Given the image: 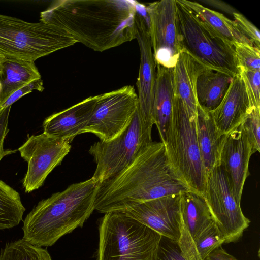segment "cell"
Here are the masks:
<instances>
[{
  "label": "cell",
  "instance_id": "obj_1",
  "mask_svg": "<svg viewBox=\"0 0 260 260\" xmlns=\"http://www.w3.org/2000/svg\"><path fill=\"white\" fill-rule=\"evenodd\" d=\"M193 190L171 162L162 142H151L114 177L100 183L94 210L121 211L138 204Z\"/></svg>",
  "mask_w": 260,
  "mask_h": 260
},
{
  "label": "cell",
  "instance_id": "obj_2",
  "mask_svg": "<svg viewBox=\"0 0 260 260\" xmlns=\"http://www.w3.org/2000/svg\"><path fill=\"white\" fill-rule=\"evenodd\" d=\"M136 1L59 0L40 21L62 28L77 42L103 52L135 39Z\"/></svg>",
  "mask_w": 260,
  "mask_h": 260
},
{
  "label": "cell",
  "instance_id": "obj_3",
  "mask_svg": "<svg viewBox=\"0 0 260 260\" xmlns=\"http://www.w3.org/2000/svg\"><path fill=\"white\" fill-rule=\"evenodd\" d=\"M99 185L91 178L40 201L23 221L22 238L34 245L47 247L82 227L94 210Z\"/></svg>",
  "mask_w": 260,
  "mask_h": 260
},
{
  "label": "cell",
  "instance_id": "obj_4",
  "mask_svg": "<svg viewBox=\"0 0 260 260\" xmlns=\"http://www.w3.org/2000/svg\"><path fill=\"white\" fill-rule=\"evenodd\" d=\"M96 260H153L161 235L121 211L105 213Z\"/></svg>",
  "mask_w": 260,
  "mask_h": 260
},
{
  "label": "cell",
  "instance_id": "obj_5",
  "mask_svg": "<svg viewBox=\"0 0 260 260\" xmlns=\"http://www.w3.org/2000/svg\"><path fill=\"white\" fill-rule=\"evenodd\" d=\"M77 42L66 30L0 14V56L35 61Z\"/></svg>",
  "mask_w": 260,
  "mask_h": 260
},
{
  "label": "cell",
  "instance_id": "obj_6",
  "mask_svg": "<svg viewBox=\"0 0 260 260\" xmlns=\"http://www.w3.org/2000/svg\"><path fill=\"white\" fill-rule=\"evenodd\" d=\"M178 27L183 50L207 69L233 78L240 75L234 46L176 0Z\"/></svg>",
  "mask_w": 260,
  "mask_h": 260
},
{
  "label": "cell",
  "instance_id": "obj_7",
  "mask_svg": "<svg viewBox=\"0 0 260 260\" xmlns=\"http://www.w3.org/2000/svg\"><path fill=\"white\" fill-rule=\"evenodd\" d=\"M166 148L173 165L190 187L204 195L207 177L198 143L196 118H189L183 102L175 94L171 130Z\"/></svg>",
  "mask_w": 260,
  "mask_h": 260
},
{
  "label": "cell",
  "instance_id": "obj_8",
  "mask_svg": "<svg viewBox=\"0 0 260 260\" xmlns=\"http://www.w3.org/2000/svg\"><path fill=\"white\" fill-rule=\"evenodd\" d=\"M154 124L137 108L131 123L119 136L92 145L89 152L96 164L92 178L101 183L124 169L143 148L152 142L151 131Z\"/></svg>",
  "mask_w": 260,
  "mask_h": 260
},
{
  "label": "cell",
  "instance_id": "obj_9",
  "mask_svg": "<svg viewBox=\"0 0 260 260\" xmlns=\"http://www.w3.org/2000/svg\"><path fill=\"white\" fill-rule=\"evenodd\" d=\"M138 106L133 86L99 95L92 116L83 133H92L102 141L119 136L129 124Z\"/></svg>",
  "mask_w": 260,
  "mask_h": 260
},
{
  "label": "cell",
  "instance_id": "obj_10",
  "mask_svg": "<svg viewBox=\"0 0 260 260\" xmlns=\"http://www.w3.org/2000/svg\"><path fill=\"white\" fill-rule=\"evenodd\" d=\"M204 196L213 221L225 237V243L235 242L249 225L234 196L228 177L219 166L207 176Z\"/></svg>",
  "mask_w": 260,
  "mask_h": 260
},
{
  "label": "cell",
  "instance_id": "obj_11",
  "mask_svg": "<svg viewBox=\"0 0 260 260\" xmlns=\"http://www.w3.org/2000/svg\"><path fill=\"white\" fill-rule=\"evenodd\" d=\"M70 143L45 133L31 135L18 148L27 163L22 184L26 192L38 189L70 151Z\"/></svg>",
  "mask_w": 260,
  "mask_h": 260
},
{
  "label": "cell",
  "instance_id": "obj_12",
  "mask_svg": "<svg viewBox=\"0 0 260 260\" xmlns=\"http://www.w3.org/2000/svg\"><path fill=\"white\" fill-rule=\"evenodd\" d=\"M156 64L173 68L183 51L176 0H161L146 5Z\"/></svg>",
  "mask_w": 260,
  "mask_h": 260
},
{
  "label": "cell",
  "instance_id": "obj_13",
  "mask_svg": "<svg viewBox=\"0 0 260 260\" xmlns=\"http://www.w3.org/2000/svg\"><path fill=\"white\" fill-rule=\"evenodd\" d=\"M135 39L140 52V63L136 85L139 111L154 124V90L156 65L154 57L149 31V18L146 5L136 4L135 18Z\"/></svg>",
  "mask_w": 260,
  "mask_h": 260
},
{
  "label": "cell",
  "instance_id": "obj_14",
  "mask_svg": "<svg viewBox=\"0 0 260 260\" xmlns=\"http://www.w3.org/2000/svg\"><path fill=\"white\" fill-rule=\"evenodd\" d=\"M181 194L146 201L123 210L162 236L178 241L180 237Z\"/></svg>",
  "mask_w": 260,
  "mask_h": 260
},
{
  "label": "cell",
  "instance_id": "obj_15",
  "mask_svg": "<svg viewBox=\"0 0 260 260\" xmlns=\"http://www.w3.org/2000/svg\"><path fill=\"white\" fill-rule=\"evenodd\" d=\"M252 155L250 145L240 124L225 134L220 151L219 166L225 173L233 193L239 203L248 176L249 162Z\"/></svg>",
  "mask_w": 260,
  "mask_h": 260
},
{
  "label": "cell",
  "instance_id": "obj_16",
  "mask_svg": "<svg viewBox=\"0 0 260 260\" xmlns=\"http://www.w3.org/2000/svg\"><path fill=\"white\" fill-rule=\"evenodd\" d=\"M99 97V95L89 96L48 116L43 123V133L70 143L88 123Z\"/></svg>",
  "mask_w": 260,
  "mask_h": 260
},
{
  "label": "cell",
  "instance_id": "obj_17",
  "mask_svg": "<svg viewBox=\"0 0 260 260\" xmlns=\"http://www.w3.org/2000/svg\"><path fill=\"white\" fill-rule=\"evenodd\" d=\"M249 109L248 97L240 74L233 78L221 103L211 113L218 130L226 134L241 123Z\"/></svg>",
  "mask_w": 260,
  "mask_h": 260
},
{
  "label": "cell",
  "instance_id": "obj_18",
  "mask_svg": "<svg viewBox=\"0 0 260 260\" xmlns=\"http://www.w3.org/2000/svg\"><path fill=\"white\" fill-rule=\"evenodd\" d=\"M205 69L184 50L180 53L173 68L174 94L181 99L190 118H197L196 82L198 77Z\"/></svg>",
  "mask_w": 260,
  "mask_h": 260
},
{
  "label": "cell",
  "instance_id": "obj_19",
  "mask_svg": "<svg viewBox=\"0 0 260 260\" xmlns=\"http://www.w3.org/2000/svg\"><path fill=\"white\" fill-rule=\"evenodd\" d=\"M156 65L154 120L161 140L167 146L172 126L174 89L173 68Z\"/></svg>",
  "mask_w": 260,
  "mask_h": 260
},
{
  "label": "cell",
  "instance_id": "obj_20",
  "mask_svg": "<svg viewBox=\"0 0 260 260\" xmlns=\"http://www.w3.org/2000/svg\"><path fill=\"white\" fill-rule=\"evenodd\" d=\"M196 132L201 159L206 176L220 165V154L225 134L217 128L211 112L197 107Z\"/></svg>",
  "mask_w": 260,
  "mask_h": 260
},
{
  "label": "cell",
  "instance_id": "obj_21",
  "mask_svg": "<svg viewBox=\"0 0 260 260\" xmlns=\"http://www.w3.org/2000/svg\"><path fill=\"white\" fill-rule=\"evenodd\" d=\"M180 229L194 238L213 221L204 195L194 190L181 194Z\"/></svg>",
  "mask_w": 260,
  "mask_h": 260
},
{
  "label": "cell",
  "instance_id": "obj_22",
  "mask_svg": "<svg viewBox=\"0 0 260 260\" xmlns=\"http://www.w3.org/2000/svg\"><path fill=\"white\" fill-rule=\"evenodd\" d=\"M41 76L34 61L0 58V105L14 91Z\"/></svg>",
  "mask_w": 260,
  "mask_h": 260
},
{
  "label": "cell",
  "instance_id": "obj_23",
  "mask_svg": "<svg viewBox=\"0 0 260 260\" xmlns=\"http://www.w3.org/2000/svg\"><path fill=\"white\" fill-rule=\"evenodd\" d=\"M233 78L226 74L205 69L197 80L198 105L207 112H213L221 103Z\"/></svg>",
  "mask_w": 260,
  "mask_h": 260
},
{
  "label": "cell",
  "instance_id": "obj_24",
  "mask_svg": "<svg viewBox=\"0 0 260 260\" xmlns=\"http://www.w3.org/2000/svg\"><path fill=\"white\" fill-rule=\"evenodd\" d=\"M178 1L202 22L233 46L235 42L254 46L253 43L241 32L235 21L223 14L210 9L197 2Z\"/></svg>",
  "mask_w": 260,
  "mask_h": 260
},
{
  "label": "cell",
  "instance_id": "obj_25",
  "mask_svg": "<svg viewBox=\"0 0 260 260\" xmlns=\"http://www.w3.org/2000/svg\"><path fill=\"white\" fill-rule=\"evenodd\" d=\"M178 242L186 260H205L213 251L225 243V237L213 221L194 238L180 229Z\"/></svg>",
  "mask_w": 260,
  "mask_h": 260
},
{
  "label": "cell",
  "instance_id": "obj_26",
  "mask_svg": "<svg viewBox=\"0 0 260 260\" xmlns=\"http://www.w3.org/2000/svg\"><path fill=\"white\" fill-rule=\"evenodd\" d=\"M25 211L19 193L0 180V230L18 225Z\"/></svg>",
  "mask_w": 260,
  "mask_h": 260
},
{
  "label": "cell",
  "instance_id": "obj_27",
  "mask_svg": "<svg viewBox=\"0 0 260 260\" xmlns=\"http://www.w3.org/2000/svg\"><path fill=\"white\" fill-rule=\"evenodd\" d=\"M0 260H52L48 250L21 238L6 244L0 251Z\"/></svg>",
  "mask_w": 260,
  "mask_h": 260
},
{
  "label": "cell",
  "instance_id": "obj_28",
  "mask_svg": "<svg viewBox=\"0 0 260 260\" xmlns=\"http://www.w3.org/2000/svg\"><path fill=\"white\" fill-rule=\"evenodd\" d=\"M233 46L240 71H260V48L238 42H235Z\"/></svg>",
  "mask_w": 260,
  "mask_h": 260
},
{
  "label": "cell",
  "instance_id": "obj_29",
  "mask_svg": "<svg viewBox=\"0 0 260 260\" xmlns=\"http://www.w3.org/2000/svg\"><path fill=\"white\" fill-rule=\"evenodd\" d=\"M244 131L252 154L260 150V108H251L240 124Z\"/></svg>",
  "mask_w": 260,
  "mask_h": 260
},
{
  "label": "cell",
  "instance_id": "obj_30",
  "mask_svg": "<svg viewBox=\"0 0 260 260\" xmlns=\"http://www.w3.org/2000/svg\"><path fill=\"white\" fill-rule=\"evenodd\" d=\"M248 97L250 109L260 108V71L240 70Z\"/></svg>",
  "mask_w": 260,
  "mask_h": 260
},
{
  "label": "cell",
  "instance_id": "obj_31",
  "mask_svg": "<svg viewBox=\"0 0 260 260\" xmlns=\"http://www.w3.org/2000/svg\"><path fill=\"white\" fill-rule=\"evenodd\" d=\"M153 260H186L178 241L161 236Z\"/></svg>",
  "mask_w": 260,
  "mask_h": 260
},
{
  "label": "cell",
  "instance_id": "obj_32",
  "mask_svg": "<svg viewBox=\"0 0 260 260\" xmlns=\"http://www.w3.org/2000/svg\"><path fill=\"white\" fill-rule=\"evenodd\" d=\"M233 16L241 32L252 41L255 46L260 48V34L258 28L240 13L235 12Z\"/></svg>",
  "mask_w": 260,
  "mask_h": 260
},
{
  "label": "cell",
  "instance_id": "obj_33",
  "mask_svg": "<svg viewBox=\"0 0 260 260\" xmlns=\"http://www.w3.org/2000/svg\"><path fill=\"white\" fill-rule=\"evenodd\" d=\"M44 88L41 79L34 80L14 91L1 105L0 111L11 105L24 95L34 90L42 91Z\"/></svg>",
  "mask_w": 260,
  "mask_h": 260
},
{
  "label": "cell",
  "instance_id": "obj_34",
  "mask_svg": "<svg viewBox=\"0 0 260 260\" xmlns=\"http://www.w3.org/2000/svg\"><path fill=\"white\" fill-rule=\"evenodd\" d=\"M11 106L0 111V161L5 155L12 152L4 149V139L9 132L8 119Z\"/></svg>",
  "mask_w": 260,
  "mask_h": 260
},
{
  "label": "cell",
  "instance_id": "obj_35",
  "mask_svg": "<svg viewBox=\"0 0 260 260\" xmlns=\"http://www.w3.org/2000/svg\"><path fill=\"white\" fill-rule=\"evenodd\" d=\"M205 260H238L228 253L221 246L213 251Z\"/></svg>",
  "mask_w": 260,
  "mask_h": 260
},
{
  "label": "cell",
  "instance_id": "obj_36",
  "mask_svg": "<svg viewBox=\"0 0 260 260\" xmlns=\"http://www.w3.org/2000/svg\"><path fill=\"white\" fill-rule=\"evenodd\" d=\"M203 2L208 3L209 5L217 7L226 13L232 14L236 12V10L229 5L220 1H205Z\"/></svg>",
  "mask_w": 260,
  "mask_h": 260
},
{
  "label": "cell",
  "instance_id": "obj_37",
  "mask_svg": "<svg viewBox=\"0 0 260 260\" xmlns=\"http://www.w3.org/2000/svg\"><path fill=\"white\" fill-rule=\"evenodd\" d=\"M1 89H2V86H1V84L0 83V92H1Z\"/></svg>",
  "mask_w": 260,
  "mask_h": 260
},
{
  "label": "cell",
  "instance_id": "obj_38",
  "mask_svg": "<svg viewBox=\"0 0 260 260\" xmlns=\"http://www.w3.org/2000/svg\"><path fill=\"white\" fill-rule=\"evenodd\" d=\"M1 58V57L0 56V58Z\"/></svg>",
  "mask_w": 260,
  "mask_h": 260
}]
</instances>
